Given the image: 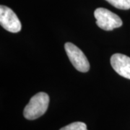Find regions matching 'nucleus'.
Here are the masks:
<instances>
[{"instance_id":"1","label":"nucleus","mask_w":130,"mask_h":130,"mask_svg":"<svg viewBox=\"0 0 130 130\" xmlns=\"http://www.w3.org/2000/svg\"><path fill=\"white\" fill-rule=\"evenodd\" d=\"M49 96L43 92L33 95L23 111L24 117L28 120H35L43 116L48 109Z\"/></svg>"},{"instance_id":"2","label":"nucleus","mask_w":130,"mask_h":130,"mask_svg":"<svg viewBox=\"0 0 130 130\" xmlns=\"http://www.w3.org/2000/svg\"><path fill=\"white\" fill-rule=\"evenodd\" d=\"M94 16L96 19V24L104 30H113L122 25V20L115 13L108 9L99 7L95 10Z\"/></svg>"},{"instance_id":"3","label":"nucleus","mask_w":130,"mask_h":130,"mask_svg":"<svg viewBox=\"0 0 130 130\" xmlns=\"http://www.w3.org/2000/svg\"><path fill=\"white\" fill-rule=\"evenodd\" d=\"M64 48L71 63L74 68L81 72H87L90 70V63L83 51L74 44L67 42Z\"/></svg>"},{"instance_id":"4","label":"nucleus","mask_w":130,"mask_h":130,"mask_svg":"<svg viewBox=\"0 0 130 130\" xmlns=\"http://www.w3.org/2000/svg\"><path fill=\"white\" fill-rule=\"evenodd\" d=\"M0 23L5 30L11 32H18L22 28L17 14L12 9L4 5L0 7Z\"/></svg>"},{"instance_id":"5","label":"nucleus","mask_w":130,"mask_h":130,"mask_svg":"<svg viewBox=\"0 0 130 130\" xmlns=\"http://www.w3.org/2000/svg\"><path fill=\"white\" fill-rule=\"evenodd\" d=\"M111 64L119 75L130 79V57L122 54H114L111 57Z\"/></svg>"},{"instance_id":"6","label":"nucleus","mask_w":130,"mask_h":130,"mask_svg":"<svg viewBox=\"0 0 130 130\" xmlns=\"http://www.w3.org/2000/svg\"><path fill=\"white\" fill-rule=\"evenodd\" d=\"M106 1L118 9H130V0H106Z\"/></svg>"},{"instance_id":"7","label":"nucleus","mask_w":130,"mask_h":130,"mask_svg":"<svg viewBox=\"0 0 130 130\" xmlns=\"http://www.w3.org/2000/svg\"><path fill=\"white\" fill-rule=\"evenodd\" d=\"M59 130H88L87 125L81 121H76L61 128Z\"/></svg>"}]
</instances>
